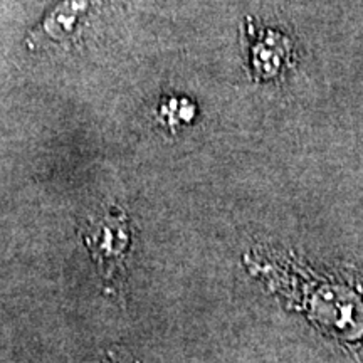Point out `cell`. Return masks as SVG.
Returning <instances> with one entry per match:
<instances>
[{"instance_id": "cell-1", "label": "cell", "mask_w": 363, "mask_h": 363, "mask_svg": "<svg viewBox=\"0 0 363 363\" xmlns=\"http://www.w3.org/2000/svg\"><path fill=\"white\" fill-rule=\"evenodd\" d=\"M83 239L104 279L115 281L125 269L131 244L130 222L126 216L123 212L111 211L88 220L83 229Z\"/></svg>"}, {"instance_id": "cell-2", "label": "cell", "mask_w": 363, "mask_h": 363, "mask_svg": "<svg viewBox=\"0 0 363 363\" xmlns=\"http://www.w3.org/2000/svg\"><path fill=\"white\" fill-rule=\"evenodd\" d=\"M86 7H88L86 0H65L59 4L44 17L40 26L29 34V38L26 39L27 48L38 51L48 44L65 43L74 33L79 13L84 12Z\"/></svg>"}]
</instances>
